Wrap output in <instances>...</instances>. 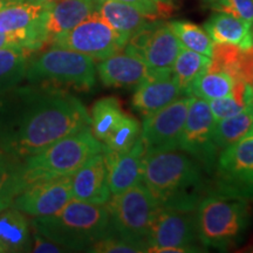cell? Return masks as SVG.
<instances>
[{
	"label": "cell",
	"mask_w": 253,
	"mask_h": 253,
	"mask_svg": "<svg viewBox=\"0 0 253 253\" xmlns=\"http://www.w3.org/2000/svg\"><path fill=\"white\" fill-rule=\"evenodd\" d=\"M192 96L177 99L151 115L144 116L140 138L145 154L178 149Z\"/></svg>",
	"instance_id": "14"
},
{
	"label": "cell",
	"mask_w": 253,
	"mask_h": 253,
	"mask_svg": "<svg viewBox=\"0 0 253 253\" xmlns=\"http://www.w3.org/2000/svg\"><path fill=\"white\" fill-rule=\"evenodd\" d=\"M205 170L188 155L172 151L145 154L142 182L161 208L195 211L210 194Z\"/></svg>",
	"instance_id": "2"
},
{
	"label": "cell",
	"mask_w": 253,
	"mask_h": 253,
	"mask_svg": "<svg viewBox=\"0 0 253 253\" xmlns=\"http://www.w3.org/2000/svg\"><path fill=\"white\" fill-rule=\"evenodd\" d=\"M31 221L26 214L9 207L0 211V253L30 252Z\"/></svg>",
	"instance_id": "21"
},
{
	"label": "cell",
	"mask_w": 253,
	"mask_h": 253,
	"mask_svg": "<svg viewBox=\"0 0 253 253\" xmlns=\"http://www.w3.org/2000/svg\"><path fill=\"white\" fill-rule=\"evenodd\" d=\"M24 189L21 161L0 148V211L11 207Z\"/></svg>",
	"instance_id": "26"
},
{
	"label": "cell",
	"mask_w": 253,
	"mask_h": 253,
	"mask_svg": "<svg viewBox=\"0 0 253 253\" xmlns=\"http://www.w3.org/2000/svg\"><path fill=\"white\" fill-rule=\"evenodd\" d=\"M204 30L213 42L231 43L242 49L253 45L252 27L233 15L218 12L211 15L204 25Z\"/></svg>",
	"instance_id": "23"
},
{
	"label": "cell",
	"mask_w": 253,
	"mask_h": 253,
	"mask_svg": "<svg viewBox=\"0 0 253 253\" xmlns=\"http://www.w3.org/2000/svg\"><path fill=\"white\" fill-rule=\"evenodd\" d=\"M126 115L122 104L114 96L102 97L93 104L90 112V129L101 143Z\"/></svg>",
	"instance_id": "27"
},
{
	"label": "cell",
	"mask_w": 253,
	"mask_h": 253,
	"mask_svg": "<svg viewBox=\"0 0 253 253\" xmlns=\"http://www.w3.org/2000/svg\"><path fill=\"white\" fill-rule=\"evenodd\" d=\"M72 196L78 201L104 205L109 201L110 190L103 154L90 157L72 175Z\"/></svg>",
	"instance_id": "19"
},
{
	"label": "cell",
	"mask_w": 253,
	"mask_h": 253,
	"mask_svg": "<svg viewBox=\"0 0 253 253\" xmlns=\"http://www.w3.org/2000/svg\"><path fill=\"white\" fill-rule=\"evenodd\" d=\"M198 242L195 211L160 208L148 233L147 252H201Z\"/></svg>",
	"instance_id": "9"
},
{
	"label": "cell",
	"mask_w": 253,
	"mask_h": 253,
	"mask_svg": "<svg viewBox=\"0 0 253 253\" xmlns=\"http://www.w3.org/2000/svg\"><path fill=\"white\" fill-rule=\"evenodd\" d=\"M235 81L224 72L207 71L196 79L190 89V96L214 100L232 95Z\"/></svg>",
	"instance_id": "29"
},
{
	"label": "cell",
	"mask_w": 253,
	"mask_h": 253,
	"mask_svg": "<svg viewBox=\"0 0 253 253\" xmlns=\"http://www.w3.org/2000/svg\"><path fill=\"white\" fill-rule=\"evenodd\" d=\"M87 126L89 113L68 90L30 84L0 97V148L20 161Z\"/></svg>",
	"instance_id": "1"
},
{
	"label": "cell",
	"mask_w": 253,
	"mask_h": 253,
	"mask_svg": "<svg viewBox=\"0 0 253 253\" xmlns=\"http://www.w3.org/2000/svg\"><path fill=\"white\" fill-rule=\"evenodd\" d=\"M96 72L104 86L116 88H136L150 75L143 59L126 49L101 60Z\"/></svg>",
	"instance_id": "17"
},
{
	"label": "cell",
	"mask_w": 253,
	"mask_h": 253,
	"mask_svg": "<svg viewBox=\"0 0 253 253\" xmlns=\"http://www.w3.org/2000/svg\"><path fill=\"white\" fill-rule=\"evenodd\" d=\"M119 1L132 6L150 20H157V19L168 17L172 11V5L170 2L158 4L154 0H119Z\"/></svg>",
	"instance_id": "35"
},
{
	"label": "cell",
	"mask_w": 253,
	"mask_h": 253,
	"mask_svg": "<svg viewBox=\"0 0 253 253\" xmlns=\"http://www.w3.org/2000/svg\"><path fill=\"white\" fill-rule=\"evenodd\" d=\"M114 235L145 246L147 237L160 204L143 183L118 195L110 196L106 203Z\"/></svg>",
	"instance_id": "7"
},
{
	"label": "cell",
	"mask_w": 253,
	"mask_h": 253,
	"mask_svg": "<svg viewBox=\"0 0 253 253\" xmlns=\"http://www.w3.org/2000/svg\"><path fill=\"white\" fill-rule=\"evenodd\" d=\"M30 54V52L19 46L0 49V97L24 80Z\"/></svg>",
	"instance_id": "24"
},
{
	"label": "cell",
	"mask_w": 253,
	"mask_h": 253,
	"mask_svg": "<svg viewBox=\"0 0 253 253\" xmlns=\"http://www.w3.org/2000/svg\"><path fill=\"white\" fill-rule=\"evenodd\" d=\"M210 62L211 58L209 56L199 54L182 46L173 63L172 72L184 96H190L192 84L199 75L208 71Z\"/></svg>",
	"instance_id": "28"
},
{
	"label": "cell",
	"mask_w": 253,
	"mask_h": 253,
	"mask_svg": "<svg viewBox=\"0 0 253 253\" xmlns=\"http://www.w3.org/2000/svg\"><path fill=\"white\" fill-rule=\"evenodd\" d=\"M210 192L253 201V136L221 150Z\"/></svg>",
	"instance_id": "8"
},
{
	"label": "cell",
	"mask_w": 253,
	"mask_h": 253,
	"mask_svg": "<svg viewBox=\"0 0 253 253\" xmlns=\"http://www.w3.org/2000/svg\"><path fill=\"white\" fill-rule=\"evenodd\" d=\"M94 61L82 53L52 46L41 54L30 58L25 79L30 84L65 90H89L96 81Z\"/></svg>",
	"instance_id": "6"
},
{
	"label": "cell",
	"mask_w": 253,
	"mask_h": 253,
	"mask_svg": "<svg viewBox=\"0 0 253 253\" xmlns=\"http://www.w3.org/2000/svg\"><path fill=\"white\" fill-rule=\"evenodd\" d=\"M32 235H31V250L30 252L38 253H55V252H65L66 250L61 246L55 244L54 242L46 238L45 236L38 232L36 229L31 226Z\"/></svg>",
	"instance_id": "37"
},
{
	"label": "cell",
	"mask_w": 253,
	"mask_h": 253,
	"mask_svg": "<svg viewBox=\"0 0 253 253\" xmlns=\"http://www.w3.org/2000/svg\"><path fill=\"white\" fill-rule=\"evenodd\" d=\"M182 48L169 24L151 20L134 34L125 49L141 56L151 73L172 72L173 63Z\"/></svg>",
	"instance_id": "13"
},
{
	"label": "cell",
	"mask_w": 253,
	"mask_h": 253,
	"mask_svg": "<svg viewBox=\"0 0 253 253\" xmlns=\"http://www.w3.org/2000/svg\"><path fill=\"white\" fill-rule=\"evenodd\" d=\"M245 103L253 109V87L251 84H246L245 89Z\"/></svg>",
	"instance_id": "39"
},
{
	"label": "cell",
	"mask_w": 253,
	"mask_h": 253,
	"mask_svg": "<svg viewBox=\"0 0 253 253\" xmlns=\"http://www.w3.org/2000/svg\"><path fill=\"white\" fill-rule=\"evenodd\" d=\"M72 196V175L28 184L14 198L11 207L31 217L58 212Z\"/></svg>",
	"instance_id": "15"
},
{
	"label": "cell",
	"mask_w": 253,
	"mask_h": 253,
	"mask_svg": "<svg viewBox=\"0 0 253 253\" xmlns=\"http://www.w3.org/2000/svg\"><path fill=\"white\" fill-rule=\"evenodd\" d=\"M242 55L243 49L238 46L231 45V43L214 42L208 71L224 72L229 74L233 81H240L239 67Z\"/></svg>",
	"instance_id": "31"
},
{
	"label": "cell",
	"mask_w": 253,
	"mask_h": 253,
	"mask_svg": "<svg viewBox=\"0 0 253 253\" xmlns=\"http://www.w3.org/2000/svg\"><path fill=\"white\" fill-rule=\"evenodd\" d=\"M31 226L66 251H87L95 242L112 233L106 204L72 198L58 212L33 217Z\"/></svg>",
	"instance_id": "3"
},
{
	"label": "cell",
	"mask_w": 253,
	"mask_h": 253,
	"mask_svg": "<svg viewBox=\"0 0 253 253\" xmlns=\"http://www.w3.org/2000/svg\"><path fill=\"white\" fill-rule=\"evenodd\" d=\"M199 243L204 248L227 250L242 242L250 220L249 201L210 192L195 210Z\"/></svg>",
	"instance_id": "4"
},
{
	"label": "cell",
	"mask_w": 253,
	"mask_h": 253,
	"mask_svg": "<svg viewBox=\"0 0 253 253\" xmlns=\"http://www.w3.org/2000/svg\"><path fill=\"white\" fill-rule=\"evenodd\" d=\"M253 130V109L250 106L237 115L216 121L213 129V143L223 150L251 135Z\"/></svg>",
	"instance_id": "25"
},
{
	"label": "cell",
	"mask_w": 253,
	"mask_h": 253,
	"mask_svg": "<svg viewBox=\"0 0 253 253\" xmlns=\"http://www.w3.org/2000/svg\"><path fill=\"white\" fill-rule=\"evenodd\" d=\"M100 0H58L48 6L47 33L53 38L71 31L97 11ZM48 42V43H49Z\"/></svg>",
	"instance_id": "20"
},
{
	"label": "cell",
	"mask_w": 253,
	"mask_h": 253,
	"mask_svg": "<svg viewBox=\"0 0 253 253\" xmlns=\"http://www.w3.org/2000/svg\"><path fill=\"white\" fill-rule=\"evenodd\" d=\"M251 32H252V39H253V30H251Z\"/></svg>",
	"instance_id": "45"
},
{
	"label": "cell",
	"mask_w": 253,
	"mask_h": 253,
	"mask_svg": "<svg viewBox=\"0 0 253 253\" xmlns=\"http://www.w3.org/2000/svg\"><path fill=\"white\" fill-rule=\"evenodd\" d=\"M250 136H253V130L251 131V135H250Z\"/></svg>",
	"instance_id": "44"
},
{
	"label": "cell",
	"mask_w": 253,
	"mask_h": 253,
	"mask_svg": "<svg viewBox=\"0 0 253 253\" xmlns=\"http://www.w3.org/2000/svg\"><path fill=\"white\" fill-rule=\"evenodd\" d=\"M211 7L218 12L233 15L253 26V0H220Z\"/></svg>",
	"instance_id": "34"
},
{
	"label": "cell",
	"mask_w": 253,
	"mask_h": 253,
	"mask_svg": "<svg viewBox=\"0 0 253 253\" xmlns=\"http://www.w3.org/2000/svg\"><path fill=\"white\" fill-rule=\"evenodd\" d=\"M87 252L94 253H138L147 252L145 246L136 244V243L129 242L121 238V237L110 233V235L103 237L97 242H95Z\"/></svg>",
	"instance_id": "33"
},
{
	"label": "cell",
	"mask_w": 253,
	"mask_h": 253,
	"mask_svg": "<svg viewBox=\"0 0 253 253\" xmlns=\"http://www.w3.org/2000/svg\"><path fill=\"white\" fill-rule=\"evenodd\" d=\"M8 46H17V43H15L14 39L9 36V34L0 32V49L5 48V47H8Z\"/></svg>",
	"instance_id": "38"
},
{
	"label": "cell",
	"mask_w": 253,
	"mask_h": 253,
	"mask_svg": "<svg viewBox=\"0 0 253 253\" xmlns=\"http://www.w3.org/2000/svg\"><path fill=\"white\" fill-rule=\"evenodd\" d=\"M97 13L116 33L120 34L126 43L151 21L135 7L119 0H100Z\"/></svg>",
	"instance_id": "22"
},
{
	"label": "cell",
	"mask_w": 253,
	"mask_h": 253,
	"mask_svg": "<svg viewBox=\"0 0 253 253\" xmlns=\"http://www.w3.org/2000/svg\"><path fill=\"white\" fill-rule=\"evenodd\" d=\"M218 1H220V0H204L205 4H208L209 6H213L214 4H217Z\"/></svg>",
	"instance_id": "42"
},
{
	"label": "cell",
	"mask_w": 253,
	"mask_h": 253,
	"mask_svg": "<svg viewBox=\"0 0 253 253\" xmlns=\"http://www.w3.org/2000/svg\"><path fill=\"white\" fill-rule=\"evenodd\" d=\"M49 4L14 0L0 11V32L9 34L17 46L33 53L49 42L47 11Z\"/></svg>",
	"instance_id": "10"
},
{
	"label": "cell",
	"mask_w": 253,
	"mask_h": 253,
	"mask_svg": "<svg viewBox=\"0 0 253 253\" xmlns=\"http://www.w3.org/2000/svg\"><path fill=\"white\" fill-rule=\"evenodd\" d=\"M110 194L118 195L142 182L145 148L140 137L125 151L102 149Z\"/></svg>",
	"instance_id": "16"
},
{
	"label": "cell",
	"mask_w": 253,
	"mask_h": 253,
	"mask_svg": "<svg viewBox=\"0 0 253 253\" xmlns=\"http://www.w3.org/2000/svg\"><path fill=\"white\" fill-rule=\"evenodd\" d=\"M102 148L90 126L66 136L21 161L25 188L32 183L73 175L90 157L102 153Z\"/></svg>",
	"instance_id": "5"
},
{
	"label": "cell",
	"mask_w": 253,
	"mask_h": 253,
	"mask_svg": "<svg viewBox=\"0 0 253 253\" xmlns=\"http://www.w3.org/2000/svg\"><path fill=\"white\" fill-rule=\"evenodd\" d=\"M182 89L173 72L151 73L136 87L131 106L143 116L151 115L182 96Z\"/></svg>",
	"instance_id": "18"
},
{
	"label": "cell",
	"mask_w": 253,
	"mask_h": 253,
	"mask_svg": "<svg viewBox=\"0 0 253 253\" xmlns=\"http://www.w3.org/2000/svg\"><path fill=\"white\" fill-rule=\"evenodd\" d=\"M154 1L158 2V4H168V2H170L169 0H154Z\"/></svg>",
	"instance_id": "43"
},
{
	"label": "cell",
	"mask_w": 253,
	"mask_h": 253,
	"mask_svg": "<svg viewBox=\"0 0 253 253\" xmlns=\"http://www.w3.org/2000/svg\"><path fill=\"white\" fill-rule=\"evenodd\" d=\"M168 24L183 47L211 58L213 41L207 31L198 25L185 20H173Z\"/></svg>",
	"instance_id": "30"
},
{
	"label": "cell",
	"mask_w": 253,
	"mask_h": 253,
	"mask_svg": "<svg viewBox=\"0 0 253 253\" xmlns=\"http://www.w3.org/2000/svg\"><path fill=\"white\" fill-rule=\"evenodd\" d=\"M214 125L216 120L208 101L192 96L178 149L197 161L208 175L213 173L218 157L213 143Z\"/></svg>",
	"instance_id": "12"
},
{
	"label": "cell",
	"mask_w": 253,
	"mask_h": 253,
	"mask_svg": "<svg viewBox=\"0 0 253 253\" xmlns=\"http://www.w3.org/2000/svg\"><path fill=\"white\" fill-rule=\"evenodd\" d=\"M31 1L40 2V4H52V2L58 1V0H31Z\"/></svg>",
	"instance_id": "41"
},
{
	"label": "cell",
	"mask_w": 253,
	"mask_h": 253,
	"mask_svg": "<svg viewBox=\"0 0 253 253\" xmlns=\"http://www.w3.org/2000/svg\"><path fill=\"white\" fill-rule=\"evenodd\" d=\"M50 45L82 53L94 60L108 58L125 48L126 41L94 12L71 31L53 38Z\"/></svg>",
	"instance_id": "11"
},
{
	"label": "cell",
	"mask_w": 253,
	"mask_h": 253,
	"mask_svg": "<svg viewBox=\"0 0 253 253\" xmlns=\"http://www.w3.org/2000/svg\"><path fill=\"white\" fill-rule=\"evenodd\" d=\"M209 106H210V109L216 121L237 115V114L243 112L246 108L244 104L240 103L233 95L220 97V99L210 100Z\"/></svg>",
	"instance_id": "36"
},
{
	"label": "cell",
	"mask_w": 253,
	"mask_h": 253,
	"mask_svg": "<svg viewBox=\"0 0 253 253\" xmlns=\"http://www.w3.org/2000/svg\"><path fill=\"white\" fill-rule=\"evenodd\" d=\"M14 0H0V11H1L2 8L6 7V6L11 4V2H13Z\"/></svg>",
	"instance_id": "40"
},
{
	"label": "cell",
	"mask_w": 253,
	"mask_h": 253,
	"mask_svg": "<svg viewBox=\"0 0 253 253\" xmlns=\"http://www.w3.org/2000/svg\"><path fill=\"white\" fill-rule=\"evenodd\" d=\"M140 122L126 114L122 121L102 142V149L112 151H125L131 147L140 137Z\"/></svg>",
	"instance_id": "32"
}]
</instances>
